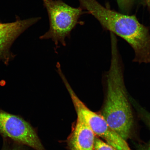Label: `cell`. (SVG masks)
<instances>
[{
  "mask_svg": "<svg viewBox=\"0 0 150 150\" xmlns=\"http://www.w3.org/2000/svg\"><path fill=\"white\" fill-rule=\"evenodd\" d=\"M111 59L105 78L104 99L100 114L112 130L126 140L134 124L132 108L119 52L112 51Z\"/></svg>",
  "mask_w": 150,
  "mask_h": 150,
  "instance_id": "obj_1",
  "label": "cell"
},
{
  "mask_svg": "<svg viewBox=\"0 0 150 150\" xmlns=\"http://www.w3.org/2000/svg\"><path fill=\"white\" fill-rule=\"evenodd\" d=\"M80 7L98 21L104 29L121 37L134 50V61L150 62V33L136 16L120 13L107 8L96 0H78Z\"/></svg>",
  "mask_w": 150,
  "mask_h": 150,
  "instance_id": "obj_2",
  "label": "cell"
},
{
  "mask_svg": "<svg viewBox=\"0 0 150 150\" xmlns=\"http://www.w3.org/2000/svg\"><path fill=\"white\" fill-rule=\"evenodd\" d=\"M43 5L47 11L49 20L50 28L48 31L39 37L40 39H51L57 46L59 42L65 46V39L70 38L71 33L76 26L83 25L80 20L82 15L89 14L80 6L75 8L62 0H42Z\"/></svg>",
  "mask_w": 150,
  "mask_h": 150,
  "instance_id": "obj_3",
  "label": "cell"
},
{
  "mask_svg": "<svg viewBox=\"0 0 150 150\" xmlns=\"http://www.w3.org/2000/svg\"><path fill=\"white\" fill-rule=\"evenodd\" d=\"M70 94L76 112L81 114L95 135L118 150H132L126 140L110 127L100 114L93 112L77 96L70 84L65 86Z\"/></svg>",
  "mask_w": 150,
  "mask_h": 150,
  "instance_id": "obj_4",
  "label": "cell"
},
{
  "mask_svg": "<svg viewBox=\"0 0 150 150\" xmlns=\"http://www.w3.org/2000/svg\"><path fill=\"white\" fill-rule=\"evenodd\" d=\"M0 134L35 150H46L34 129L21 117L0 110Z\"/></svg>",
  "mask_w": 150,
  "mask_h": 150,
  "instance_id": "obj_5",
  "label": "cell"
},
{
  "mask_svg": "<svg viewBox=\"0 0 150 150\" xmlns=\"http://www.w3.org/2000/svg\"><path fill=\"white\" fill-rule=\"evenodd\" d=\"M41 17H35L4 23L0 28V63L8 64L14 58L11 46L18 38L28 28L40 20Z\"/></svg>",
  "mask_w": 150,
  "mask_h": 150,
  "instance_id": "obj_6",
  "label": "cell"
},
{
  "mask_svg": "<svg viewBox=\"0 0 150 150\" xmlns=\"http://www.w3.org/2000/svg\"><path fill=\"white\" fill-rule=\"evenodd\" d=\"M77 118L67 140L70 150H94L95 134L81 114Z\"/></svg>",
  "mask_w": 150,
  "mask_h": 150,
  "instance_id": "obj_7",
  "label": "cell"
},
{
  "mask_svg": "<svg viewBox=\"0 0 150 150\" xmlns=\"http://www.w3.org/2000/svg\"><path fill=\"white\" fill-rule=\"evenodd\" d=\"M94 150H118L107 143L95 137Z\"/></svg>",
  "mask_w": 150,
  "mask_h": 150,
  "instance_id": "obj_8",
  "label": "cell"
},
{
  "mask_svg": "<svg viewBox=\"0 0 150 150\" xmlns=\"http://www.w3.org/2000/svg\"><path fill=\"white\" fill-rule=\"evenodd\" d=\"M120 8L124 11H129L132 7L136 0H117Z\"/></svg>",
  "mask_w": 150,
  "mask_h": 150,
  "instance_id": "obj_9",
  "label": "cell"
},
{
  "mask_svg": "<svg viewBox=\"0 0 150 150\" xmlns=\"http://www.w3.org/2000/svg\"><path fill=\"white\" fill-rule=\"evenodd\" d=\"M22 145L18 144V145H15L11 146V147H8V146H5L2 150H24L22 147Z\"/></svg>",
  "mask_w": 150,
  "mask_h": 150,
  "instance_id": "obj_10",
  "label": "cell"
},
{
  "mask_svg": "<svg viewBox=\"0 0 150 150\" xmlns=\"http://www.w3.org/2000/svg\"><path fill=\"white\" fill-rule=\"evenodd\" d=\"M143 112V114L145 119L148 123L150 127V114L146 111H142Z\"/></svg>",
  "mask_w": 150,
  "mask_h": 150,
  "instance_id": "obj_11",
  "label": "cell"
},
{
  "mask_svg": "<svg viewBox=\"0 0 150 150\" xmlns=\"http://www.w3.org/2000/svg\"><path fill=\"white\" fill-rule=\"evenodd\" d=\"M144 3L147 6L150 12V0H144Z\"/></svg>",
  "mask_w": 150,
  "mask_h": 150,
  "instance_id": "obj_12",
  "label": "cell"
},
{
  "mask_svg": "<svg viewBox=\"0 0 150 150\" xmlns=\"http://www.w3.org/2000/svg\"><path fill=\"white\" fill-rule=\"evenodd\" d=\"M4 23H0V28H1L2 27V26L3 25Z\"/></svg>",
  "mask_w": 150,
  "mask_h": 150,
  "instance_id": "obj_13",
  "label": "cell"
},
{
  "mask_svg": "<svg viewBox=\"0 0 150 150\" xmlns=\"http://www.w3.org/2000/svg\"><path fill=\"white\" fill-rule=\"evenodd\" d=\"M147 150H150V146H149V147L148 148Z\"/></svg>",
  "mask_w": 150,
  "mask_h": 150,
  "instance_id": "obj_14",
  "label": "cell"
}]
</instances>
